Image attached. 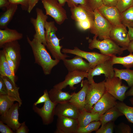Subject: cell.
I'll list each match as a JSON object with an SVG mask.
<instances>
[{
	"label": "cell",
	"mask_w": 133,
	"mask_h": 133,
	"mask_svg": "<svg viewBox=\"0 0 133 133\" xmlns=\"http://www.w3.org/2000/svg\"><path fill=\"white\" fill-rule=\"evenodd\" d=\"M27 39L32 50L35 63L41 67L45 75L50 74L53 68L60 61L52 59L46 49L45 46L36 39L33 38L31 40L27 36Z\"/></svg>",
	"instance_id": "cell-1"
},
{
	"label": "cell",
	"mask_w": 133,
	"mask_h": 133,
	"mask_svg": "<svg viewBox=\"0 0 133 133\" xmlns=\"http://www.w3.org/2000/svg\"><path fill=\"white\" fill-rule=\"evenodd\" d=\"M46 46L53 57L56 60L63 61L70 56L66 54L63 53L61 50L63 47L60 45L59 39L56 34L57 28L54 21H47L45 25Z\"/></svg>",
	"instance_id": "cell-2"
},
{
	"label": "cell",
	"mask_w": 133,
	"mask_h": 133,
	"mask_svg": "<svg viewBox=\"0 0 133 133\" xmlns=\"http://www.w3.org/2000/svg\"><path fill=\"white\" fill-rule=\"evenodd\" d=\"M94 35L92 39L88 40V48L90 50L96 49L99 50L100 53L104 55L112 56L116 54L120 55L127 49L118 46L110 38L103 40L97 39Z\"/></svg>",
	"instance_id": "cell-3"
},
{
	"label": "cell",
	"mask_w": 133,
	"mask_h": 133,
	"mask_svg": "<svg viewBox=\"0 0 133 133\" xmlns=\"http://www.w3.org/2000/svg\"><path fill=\"white\" fill-rule=\"evenodd\" d=\"M94 22L90 29L92 34L103 40L110 38L111 31L114 27L100 12L98 9L94 11Z\"/></svg>",
	"instance_id": "cell-4"
},
{
	"label": "cell",
	"mask_w": 133,
	"mask_h": 133,
	"mask_svg": "<svg viewBox=\"0 0 133 133\" xmlns=\"http://www.w3.org/2000/svg\"><path fill=\"white\" fill-rule=\"evenodd\" d=\"M61 52L64 53H69L80 56L88 62L91 69L95 67L99 64L109 60L111 56L95 52H89L81 50L77 47L73 49L63 48Z\"/></svg>",
	"instance_id": "cell-5"
},
{
	"label": "cell",
	"mask_w": 133,
	"mask_h": 133,
	"mask_svg": "<svg viewBox=\"0 0 133 133\" xmlns=\"http://www.w3.org/2000/svg\"><path fill=\"white\" fill-rule=\"evenodd\" d=\"M45 10L46 14L52 17L59 25L67 19L66 11L58 0H41Z\"/></svg>",
	"instance_id": "cell-6"
},
{
	"label": "cell",
	"mask_w": 133,
	"mask_h": 133,
	"mask_svg": "<svg viewBox=\"0 0 133 133\" xmlns=\"http://www.w3.org/2000/svg\"><path fill=\"white\" fill-rule=\"evenodd\" d=\"M104 83L106 91L117 100L123 101L126 97V92L129 87L122 84V80L114 76L111 78H105Z\"/></svg>",
	"instance_id": "cell-7"
},
{
	"label": "cell",
	"mask_w": 133,
	"mask_h": 133,
	"mask_svg": "<svg viewBox=\"0 0 133 133\" xmlns=\"http://www.w3.org/2000/svg\"><path fill=\"white\" fill-rule=\"evenodd\" d=\"M104 82V80L97 83L94 82L90 84L86 97L85 109L86 111L90 112L93 105L106 92Z\"/></svg>",
	"instance_id": "cell-8"
},
{
	"label": "cell",
	"mask_w": 133,
	"mask_h": 133,
	"mask_svg": "<svg viewBox=\"0 0 133 133\" xmlns=\"http://www.w3.org/2000/svg\"><path fill=\"white\" fill-rule=\"evenodd\" d=\"M35 11L37 16L36 18L32 17L30 19V22L33 26L35 31L33 37L46 46L45 25L48 16L39 8H36Z\"/></svg>",
	"instance_id": "cell-9"
},
{
	"label": "cell",
	"mask_w": 133,
	"mask_h": 133,
	"mask_svg": "<svg viewBox=\"0 0 133 133\" xmlns=\"http://www.w3.org/2000/svg\"><path fill=\"white\" fill-rule=\"evenodd\" d=\"M88 72L84 71H75L68 72L63 81L55 85L53 87L62 90L69 85L70 89H75L74 85L83 80L84 78L87 77Z\"/></svg>",
	"instance_id": "cell-10"
},
{
	"label": "cell",
	"mask_w": 133,
	"mask_h": 133,
	"mask_svg": "<svg viewBox=\"0 0 133 133\" xmlns=\"http://www.w3.org/2000/svg\"><path fill=\"white\" fill-rule=\"evenodd\" d=\"M57 105L51 101L49 98L44 103L41 108H38L33 104V109L41 117L43 124L48 125L53 121L55 115V109Z\"/></svg>",
	"instance_id": "cell-11"
},
{
	"label": "cell",
	"mask_w": 133,
	"mask_h": 133,
	"mask_svg": "<svg viewBox=\"0 0 133 133\" xmlns=\"http://www.w3.org/2000/svg\"><path fill=\"white\" fill-rule=\"evenodd\" d=\"M113 65L109 60L100 63L93 68L90 69L88 72L87 78L90 84L94 82V76L104 74L105 78H111L114 76V71Z\"/></svg>",
	"instance_id": "cell-12"
},
{
	"label": "cell",
	"mask_w": 133,
	"mask_h": 133,
	"mask_svg": "<svg viewBox=\"0 0 133 133\" xmlns=\"http://www.w3.org/2000/svg\"><path fill=\"white\" fill-rule=\"evenodd\" d=\"M117 99L107 91L92 107L90 112L100 115L104 114L111 108L115 106Z\"/></svg>",
	"instance_id": "cell-13"
},
{
	"label": "cell",
	"mask_w": 133,
	"mask_h": 133,
	"mask_svg": "<svg viewBox=\"0 0 133 133\" xmlns=\"http://www.w3.org/2000/svg\"><path fill=\"white\" fill-rule=\"evenodd\" d=\"M55 133H76L79 127L77 119L57 116Z\"/></svg>",
	"instance_id": "cell-14"
},
{
	"label": "cell",
	"mask_w": 133,
	"mask_h": 133,
	"mask_svg": "<svg viewBox=\"0 0 133 133\" xmlns=\"http://www.w3.org/2000/svg\"><path fill=\"white\" fill-rule=\"evenodd\" d=\"M126 27L122 24L113 28L110 34V38L120 47L127 50L130 42Z\"/></svg>",
	"instance_id": "cell-15"
},
{
	"label": "cell",
	"mask_w": 133,
	"mask_h": 133,
	"mask_svg": "<svg viewBox=\"0 0 133 133\" xmlns=\"http://www.w3.org/2000/svg\"><path fill=\"white\" fill-rule=\"evenodd\" d=\"M90 84L87 80H82L81 90L77 93L74 92L71 94V97L69 102L79 110H85L86 93Z\"/></svg>",
	"instance_id": "cell-16"
},
{
	"label": "cell",
	"mask_w": 133,
	"mask_h": 133,
	"mask_svg": "<svg viewBox=\"0 0 133 133\" xmlns=\"http://www.w3.org/2000/svg\"><path fill=\"white\" fill-rule=\"evenodd\" d=\"M101 14L114 26L121 25L120 13L116 7L103 4L98 9Z\"/></svg>",
	"instance_id": "cell-17"
},
{
	"label": "cell",
	"mask_w": 133,
	"mask_h": 133,
	"mask_svg": "<svg viewBox=\"0 0 133 133\" xmlns=\"http://www.w3.org/2000/svg\"><path fill=\"white\" fill-rule=\"evenodd\" d=\"M19 107L18 102L14 104L4 116H1V121L7 124L13 131H16L22 124L18 121V110Z\"/></svg>",
	"instance_id": "cell-18"
},
{
	"label": "cell",
	"mask_w": 133,
	"mask_h": 133,
	"mask_svg": "<svg viewBox=\"0 0 133 133\" xmlns=\"http://www.w3.org/2000/svg\"><path fill=\"white\" fill-rule=\"evenodd\" d=\"M71 17L76 22L88 20L93 24L94 20V11L79 5L70 8Z\"/></svg>",
	"instance_id": "cell-19"
},
{
	"label": "cell",
	"mask_w": 133,
	"mask_h": 133,
	"mask_svg": "<svg viewBox=\"0 0 133 133\" xmlns=\"http://www.w3.org/2000/svg\"><path fill=\"white\" fill-rule=\"evenodd\" d=\"M81 56L76 55L71 59L66 58L63 61L68 72L78 71L88 72L91 69L89 64Z\"/></svg>",
	"instance_id": "cell-20"
},
{
	"label": "cell",
	"mask_w": 133,
	"mask_h": 133,
	"mask_svg": "<svg viewBox=\"0 0 133 133\" xmlns=\"http://www.w3.org/2000/svg\"><path fill=\"white\" fill-rule=\"evenodd\" d=\"M79 110L69 101L59 103L56 105L54 111L55 115L77 119Z\"/></svg>",
	"instance_id": "cell-21"
},
{
	"label": "cell",
	"mask_w": 133,
	"mask_h": 133,
	"mask_svg": "<svg viewBox=\"0 0 133 133\" xmlns=\"http://www.w3.org/2000/svg\"><path fill=\"white\" fill-rule=\"evenodd\" d=\"M2 48L14 62L16 68L19 66L21 58L20 45L18 41L7 43Z\"/></svg>",
	"instance_id": "cell-22"
},
{
	"label": "cell",
	"mask_w": 133,
	"mask_h": 133,
	"mask_svg": "<svg viewBox=\"0 0 133 133\" xmlns=\"http://www.w3.org/2000/svg\"><path fill=\"white\" fill-rule=\"evenodd\" d=\"M23 34L15 29L7 27L3 29H0V47L2 48L5 43L22 39Z\"/></svg>",
	"instance_id": "cell-23"
},
{
	"label": "cell",
	"mask_w": 133,
	"mask_h": 133,
	"mask_svg": "<svg viewBox=\"0 0 133 133\" xmlns=\"http://www.w3.org/2000/svg\"><path fill=\"white\" fill-rule=\"evenodd\" d=\"M50 100L57 104L69 101L71 95L68 92H63L62 90L53 87L48 92Z\"/></svg>",
	"instance_id": "cell-24"
},
{
	"label": "cell",
	"mask_w": 133,
	"mask_h": 133,
	"mask_svg": "<svg viewBox=\"0 0 133 133\" xmlns=\"http://www.w3.org/2000/svg\"><path fill=\"white\" fill-rule=\"evenodd\" d=\"M7 88V95L15 101L18 103L20 107L22 104V101L20 98L19 92V87L16 86L12 81L8 77L0 75Z\"/></svg>",
	"instance_id": "cell-25"
},
{
	"label": "cell",
	"mask_w": 133,
	"mask_h": 133,
	"mask_svg": "<svg viewBox=\"0 0 133 133\" xmlns=\"http://www.w3.org/2000/svg\"><path fill=\"white\" fill-rule=\"evenodd\" d=\"M101 115L97 113H93L85 109L79 110L77 118L79 126L84 127L93 121L99 120Z\"/></svg>",
	"instance_id": "cell-26"
},
{
	"label": "cell",
	"mask_w": 133,
	"mask_h": 133,
	"mask_svg": "<svg viewBox=\"0 0 133 133\" xmlns=\"http://www.w3.org/2000/svg\"><path fill=\"white\" fill-rule=\"evenodd\" d=\"M17 7V4L10 3L6 8V11L0 16V29H3L7 27L16 12Z\"/></svg>",
	"instance_id": "cell-27"
},
{
	"label": "cell",
	"mask_w": 133,
	"mask_h": 133,
	"mask_svg": "<svg viewBox=\"0 0 133 133\" xmlns=\"http://www.w3.org/2000/svg\"><path fill=\"white\" fill-rule=\"evenodd\" d=\"M0 74L7 77L15 84V77L13 74L7 61L5 52L3 50L0 52Z\"/></svg>",
	"instance_id": "cell-28"
},
{
	"label": "cell",
	"mask_w": 133,
	"mask_h": 133,
	"mask_svg": "<svg viewBox=\"0 0 133 133\" xmlns=\"http://www.w3.org/2000/svg\"><path fill=\"white\" fill-rule=\"evenodd\" d=\"M123 115L115 106L101 115L99 121L102 126L110 122H114L119 117Z\"/></svg>",
	"instance_id": "cell-29"
},
{
	"label": "cell",
	"mask_w": 133,
	"mask_h": 133,
	"mask_svg": "<svg viewBox=\"0 0 133 133\" xmlns=\"http://www.w3.org/2000/svg\"><path fill=\"white\" fill-rule=\"evenodd\" d=\"M109 61L111 64H121L127 68L133 67V54L130 52L128 55L124 57H117L116 55L111 56Z\"/></svg>",
	"instance_id": "cell-30"
},
{
	"label": "cell",
	"mask_w": 133,
	"mask_h": 133,
	"mask_svg": "<svg viewBox=\"0 0 133 133\" xmlns=\"http://www.w3.org/2000/svg\"><path fill=\"white\" fill-rule=\"evenodd\" d=\"M114 76L125 81L129 87L133 86V70L130 68L119 69L114 68Z\"/></svg>",
	"instance_id": "cell-31"
},
{
	"label": "cell",
	"mask_w": 133,
	"mask_h": 133,
	"mask_svg": "<svg viewBox=\"0 0 133 133\" xmlns=\"http://www.w3.org/2000/svg\"><path fill=\"white\" fill-rule=\"evenodd\" d=\"M15 101L7 95H0V114L1 117L5 115Z\"/></svg>",
	"instance_id": "cell-32"
},
{
	"label": "cell",
	"mask_w": 133,
	"mask_h": 133,
	"mask_svg": "<svg viewBox=\"0 0 133 133\" xmlns=\"http://www.w3.org/2000/svg\"><path fill=\"white\" fill-rule=\"evenodd\" d=\"M122 24L127 27L133 28V6L120 13Z\"/></svg>",
	"instance_id": "cell-33"
},
{
	"label": "cell",
	"mask_w": 133,
	"mask_h": 133,
	"mask_svg": "<svg viewBox=\"0 0 133 133\" xmlns=\"http://www.w3.org/2000/svg\"><path fill=\"white\" fill-rule=\"evenodd\" d=\"M115 106L127 120L133 124V107L127 105L123 101L117 102Z\"/></svg>",
	"instance_id": "cell-34"
},
{
	"label": "cell",
	"mask_w": 133,
	"mask_h": 133,
	"mask_svg": "<svg viewBox=\"0 0 133 133\" xmlns=\"http://www.w3.org/2000/svg\"><path fill=\"white\" fill-rule=\"evenodd\" d=\"M101 125V123L99 121H93L85 126H79L76 133H91L93 131L97 130Z\"/></svg>",
	"instance_id": "cell-35"
},
{
	"label": "cell",
	"mask_w": 133,
	"mask_h": 133,
	"mask_svg": "<svg viewBox=\"0 0 133 133\" xmlns=\"http://www.w3.org/2000/svg\"><path fill=\"white\" fill-rule=\"evenodd\" d=\"M133 6V0H118L116 7L120 13Z\"/></svg>",
	"instance_id": "cell-36"
},
{
	"label": "cell",
	"mask_w": 133,
	"mask_h": 133,
	"mask_svg": "<svg viewBox=\"0 0 133 133\" xmlns=\"http://www.w3.org/2000/svg\"><path fill=\"white\" fill-rule=\"evenodd\" d=\"M66 2L70 8L80 5L89 10L93 11L90 6L88 0H67Z\"/></svg>",
	"instance_id": "cell-37"
},
{
	"label": "cell",
	"mask_w": 133,
	"mask_h": 133,
	"mask_svg": "<svg viewBox=\"0 0 133 133\" xmlns=\"http://www.w3.org/2000/svg\"><path fill=\"white\" fill-rule=\"evenodd\" d=\"M115 126L114 122L111 121L101 126L100 128L96 131V133H113Z\"/></svg>",
	"instance_id": "cell-38"
},
{
	"label": "cell",
	"mask_w": 133,
	"mask_h": 133,
	"mask_svg": "<svg viewBox=\"0 0 133 133\" xmlns=\"http://www.w3.org/2000/svg\"><path fill=\"white\" fill-rule=\"evenodd\" d=\"M76 23L79 29L84 31L90 29L93 24L92 22L88 20L76 22Z\"/></svg>",
	"instance_id": "cell-39"
},
{
	"label": "cell",
	"mask_w": 133,
	"mask_h": 133,
	"mask_svg": "<svg viewBox=\"0 0 133 133\" xmlns=\"http://www.w3.org/2000/svg\"><path fill=\"white\" fill-rule=\"evenodd\" d=\"M10 3L19 4L22 10L28 11L30 0H8Z\"/></svg>",
	"instance_id": "cell-40"
},
{
	"label": "cell",
	"mask_w": 133,
	"mask_h": 133,
	"mask_svg": "<svg viewBox=\"0 0 133 133\" xmlns=\"http://www.w3.org/2000/svg\"><path fill=\"white\" fill-rule=\"evenodd\" d=\"M90 6L93 11L103 4L102 0H88Z\"/></svg>",
	"instance_id": "cell-41"
},
{
	"label": "cell",
	"mask_w": 133,
	"mask_h": 133,
	"mask_svg": "<svg viewBox=\"0 0 133 133\" xmlns=\"http://www.w3.org/2000/svg\"><path fill=\"white\" fill-rule=\"evenodd\" d=\"M118 128L119 133H131V127L128 125L122 122L118 125Z\"/></svg>",
	"instance_id": "cell-42"
},
{
	"label": "cell",
	"mask_w": 133,
	"mask_h": 133,
	"mask_svg": "<svg viewBox=\"0 0 133 133\" xmlns=\"http://www.w3.org/2000/svg\"><path fill=\"white\" fill-rule=\"evenodd\" d=\"M49 98V93L47 89L44 90L43 95L41 96L37 101L34 103V105L36 106L37 104L45 103Z\"/></svg>",
	"instance_id": "cell-43"
},
{
	"label": "cell",
	"mask_w": 133,
	"mask_h": 133,
	"mask_svg": "<svg viewBox=\"0 0 133 133\" xmlns=\"http://www.w3.org/2000/svg\"><path fill=\"white\" fill-rule=\"evenodd\" d=\"M1 121H0V132L2 133H13L12 129L7 125L4 124Z\"/></svg>",
	"instance_id": "cell-44"
},
{
	"label": "cell",
	"mask_w": 133,
	"mask_h": 133,
	"mask_svg": "<svg viewBox=\"0 0 133 133\" xmlns=\"http://www.w3.org/2000/svg\"><path fill=\"white\" fill-rule=\"evenodd\" d=\"M4 51L5 52L7 61L11 70L14 76L15 77V70L16 69L15 65L14 62L10 58L7 53L4 50Z\"/></svg>",
	"instance_id": "cell-45"
},
{
	"label": "cell",
	"mask_w": 133,
	"mask_h": 133,
	"mask_svg": "<svg viewBox=\"0 0 133 133\" xmlns=\"http://www.w3.org/2000/svg\"><path fill=\"white\" fill-rule=\"evenodd\" d=\"M7 87L3 81L0 77V95H7Z\"/></svg>",
	"instance_id": "cell-46"
},
{
	"label": "cell",
	"mask_w": 133,
	"mask_h": 133,
	"mask_svg": "<svg viewBox=\"0 0 133 133\" xmlns=\"http://www.w3.org/2000/svg\"><path fill=\"white\" fill-rule=\"evenodd\" d=\"M29 131V129L26 125L25 122H24L16 131V132L17 133H27Z\"/></svg>",
	"instance_id": "cell-47"
},
{
	"label": "cell",
	"mask_w": 133,
	"mask_h": 133,
	"mask_svg": "<svg viewBox=\"0 0 133 133\" xmlns=\"http://www.w3.org/2000/svg\"><path fill=\"white\" fill-rule=\"evenodd\" d=\"M118 0H102L103 4L111 6L116 7Z\"/></svg>",
	"instance_id": "cell-48"
},
{
	"label": "cell",
	"mask_w": 133,
	"mask_h": 133,
	"mask_svg": "<svg viewBox=\"0 0 133 133\" xmlns=\"http://www.w3.org/2000/svg\"><path fill=\"white\" fill-rule=\"evenodd\" d=\"M39 0H30L28 12L30 13Z\"/></svg>",
	"instance_id": "cell-49"
},
{
	"label": "cell",
	"mask_w": 133,
	"mask_h": 133,
	"mask_svg": "<svg viewBox=\"0 0 133 133\" xmlns=\"http://www.w3.org/2000/svg\"><path fill=\"white\" fill-rule=\"evenodd\" d=\"M10 4L8 0H0V8H6Z\"/></svg>",
	"instance_id": "cell-50"
},
{
	"label": "cell",
	"mask_w": 133,
	"mask_h": 133,
	"mask_svg": "<svg viewBox=\"0 0 133 133\" xmlns=\"http://www.w3.org/2000/svg\"><path fill=\"white\" fill-rule=\"evenodd\" d=\"M127 50L130 52H133V40H130L127 48Z\"/></svg>",
	"instance_id": "cell-51"
},
{
	"label": "cell",
	"mask_w": 133,
	"mask_h": 133,
	"mask_svg": "<svg viewBox=\"0 0 133 133\" xmlns=\"http://www.w3.org/2000/svg\"><path fill=\"white\" fill-rule=\"evenodd\" d=\"M128 31L130 39V40H133V28L128 27Z\"/></svg>",
	"instance_id": "cell-52"
},
{
	"label": "cell",
	"mask_w": 133,
	"mask_h": 133,
	"mask_svg": "<svg viewBox=\"0 0 133 133\" xmlns=\"http://www.w3.org/2000/svg\"><path fill=\"white\" fill-rule=\"evenodd\" d=\"M126 97L133 96V86L131 87L130 89L126 93Z\"/></svg>",
	"instance_id": "cell-53"
},
{
	"label": "cell",
	"mask_w": 133,
	"mask_h": 133,
	"mask_svg": "<svg viewBox=\"0 0 133 133\" xmlns=\"http://www.w3.org/2000/svg\"><path fill=\"white\" fill-rule=\"evenodd\" d=\"M67 0H58L59 3L63 6H64L66 3V2Z\"/></svg>",
	"instance_id": "cell-54"
},
{
	"label": "cell",
	"mask_w": 133,
	"mask_h": 133,
	"mask_svg": "<svg viewBox=\"0 0 133 133\" xmlns=\"http://www.w3.org/2000/svg\"><path fill=\"white\" fill-rule=\"evenodd\" d=\"M129 100L131 103L133 105V98L130 99Z\"/></svg>",
	"instance_id": "cell-55"
}]
</instances>
